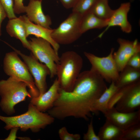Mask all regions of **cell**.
<instances>
[{
  "instance_id": "8",
  "label": "cell",
  "mask_w": 140,
  "mask_h": 140,
  "mask_svg": "<svg viewBox=\"0 0 140 140\" xmlns=\"http://www.w3.org/2000/svg\"><path fill=\"white\" fill-rule=\"evenodd\" d=\"M114 49L112 48L109 55L100 57L91 53L85 52L84 55L91 65V69L100 75L107 82L115 83L119 76V72L113 57Z\"/></svg>"
},
{
  "instance_id": "7",
  "label": "cell",
  "mask_w": 140,
  "mask_h": 140,
  "mask_svg": "<svg viewBox=\"0 0 140 140\" xmlns=\"http://www.w3.org/2000/svg\"><path fill=\"white\" fill-rule=\"evenodd\" d=\"M32 54L40 62L49 68L51 78L56 75L57 65L60 57L50 43L40 38H33L29 41Z\"/></svg>"
},
{
  "instance_id": "17",
  "label": "cell",
  "mask_w": 140,
  "mask_h": 140,
  "mask_svg": "<svg viewBox=\"0 0 140 140\" xmlns=\"http://www.w3.org/2000/svg\"><path fill=\"white\" fill-rule=\"evenodd\" d=\"M6 30L10 36L19 40L24 47L30 50V43L27 39L26 26L21 16L9 20L6 26Z\"/></svg>"
},
{
  "instance_id": "31",
  "label": "cell",
  "mask_w": 140,
  "mask_h": 140,
  "mask_svg": "<svg viewBox=\"0 0 140 140\" xmlns=\"http://www.w3.org/2000/svg\"><path fill=\"white\" fill-rule=\"evenodd\" d=\"M18 127H14L11 128L10 133L8 137L5 138L4 140H15L17 138L16 134L18 130Z\"/></svg>"
},
{
  "instance_id": "20",
  "label": "cell",
  "mask_w": 140,
  "mask_h": 140,
  "mask_svg": "<svg viewBox=\"0 0 140 140\" xmlns=\"http://www.w3.org/2000/svg\"><path fill=\"white\" fill-rule=\"evenodd\" d=\"M124 131L106 119L97 135L100 140H120Z\"/></svg>"
},
{
  "instance_id": "29",
  "label": "cell",
  "mask_w": 140,
  "mask_h": 140,
  "mask_svg": "<svg viewBox=\"0 0 140 140\" xmlns=\"http://www.w3.org/2000/svg\"><path fill=\"white\" fill-rule=\"evenodd\" d=\"M23 0H14L13 9L15 13L19 14L25 12V6L23 4Z\"/></svg>"
},
{
  "instance_id": "4",
  "label": "cell",
  "mask_w": 140,
  "mask_h": 140,
  "mask_svg": "<svg viewBox=\"0 0 140 140\" xmlns=\"http://www.w3.org/2000/svg\"><path fill=\"white\" fill-rule=\"evenodd\" d=\"M24 82L9 77L0 80V107L8 115L15 113V106L25 101L27 97L32 98Z\"/></svg>"
},
{
  "instance_id": "12",
  "label": "cell",
  "mask_w": 140,
  "mask_h": 140,
  "mask_svg": "<svg viewBox=\"0 0 140 140\" xmlns=\"http://www.w3.org/2000/svg\"><path fill=\"white\" fill-rule=\"evenodd\" d=\"M104 115L107 119L123 130L140 123V109L123 112L113 106L109 108Z\"/></svg>"
},
{
  "instance_id": "27",
  "label": "cell",
  "mask_w": 140,
  "mask_h": 140,
  "mask_svg": "<svg viewBox=\"0 0 140 140\" xmlns=\"http://www.w3.org/2000/svg\"><path fill=\"white\" fill-rule=\"evenodd\" d=\"M83 139L84 140H100L98 136L95 132L92 118L88 125L87 132L83 134Z\"/></svg>"
},
{
  "instance_id": "11",
  "label": "cell",
  "mask_w": 140,
  "mask_h": 140,
  "mask_svg": "<svg viewBox=\"0 0 140 140\" xmlns=\"http://www.w3.org/2000/svg\"><path fill=\"white\" fill-rule=\"evenodd\" d=\"M117 41L119 47L114 52L113 56L118 71H121L127 65L130 58L134 54L140 52V44L137 39L130 41L118 38Z\"/></svg>"
},
{
  "instance_id": "2",
  "label": "cell",
  "mask_w": 140,
  "mask_h": 140,
  "mask_svg": "<svg viewBox=\"0 0 140 140\" xmlns=\"http://www.w3.org/2000/svg\"><path fill=\"white\" fill-rule=\"evenodd\" d=\"M54 119L48 113L40 111L30 103L28 105L27 111L24 114L13 116L0 115V120L5 123L4 128L6 130L17 127L22 131L30 129L35 133L53 123Z\"/></svg>"
},
{
  "instance_id": "16",
  "label": "cell",
  "mask_w": 140,
  "mask_h": 140,
  "mask_svg": "<svg viewBox=\"0 0 140 140\" xmlns=\"http://www.w3.org/2000/svg\"><path fill=\"white\" fill-rule=\"evenodd\" d=\"M21 17L24 21L26 28L27 37L31 35L36 37L44 39L51 44L56 52L58 54L60 45L56 42L52 37L51 34L53 29L45 28L33 23L29 20L26 16Z\"/></svg>"
},
{
  "instance_id": "13",
  "label": "cell",
  "mask_w": 140,
  "mask_h": 140,
  "mask_svg": "<svg viewBox=\"0 0 140 140\" xmlns=\"http://www.w3.org/2000/svg\"><path fill=\"white\" fill-rule=\"evenodd\" d=\"M131 7L130 2L122 3L114 12L109 20L107 26L104 30L98 36L101 38L104 33L110 27L118 26L123 32L129 33L132 31V26L128 20L127 16Z\"/></svg>"
},
{
  "instance_id": "32",
  "label": "cell",
  "mask_w": 140,
  "mask_h": 140,
  "mask_svg": "<svg viewBox=\"0 0 140 140\" xmlns=\"http://www.w3.org/2000/svg\"><path fill=\"white\" fill-rule=\"evenodd\" d=\"M6 17V13L0 1V36L2 34V24Z\"/></svg>"
},
{
  "instance_id": "9",
  "label": "cell",
  "mask_w": 140,
  "mask_h": 140,
  "mask_svg": "<svg viewBox=\"0 0 140 140\" xmlns=\"http://www.w3.org/2000/svg\"><path fill=\"white\" fill-rule=\"evenodd\" d=\"M23 60L32 75L33 76L35 85L38 89L39 95L45 93L47 88L46 82L47 76L50 74V70L45 64L39 62L35 57L31 54L26 55L20 51L9 45Z\"/></svg>"
},
{
  "instance_id": "19",
  "label": "cell",
  "mask_w": 140,
  "mask_h": 140,
  "mask_svg": "<svg viewBox=\"0 0 140 140\" xmlns=\"http://www.w3.org/2000/svg\"><path fill=\"white\" fill-rule=\"evenodd\" d=\"M120 72L118 78L115 83L119 88L140 80V69L134 68L126 65Z\"/></svg>"
},
{
  "instance_id": "21",
  "label": "cell",
  "mask_w": 140,
  "mask_h": 140,
  "mask_svg": "<svg viewBox=\"0 0 140 140\" xmlns=\"http://www.w3.org/2000/svg\"><path fill=\"white\" fill-rule=\"evenodd\" d=\"M108 20L100 19L90 12H88L82 16L80 25L81 32L82 34L90 29L106 27Z\"/></svg>"
},
{
  "instance_id": "6",
  "label": "cell",
  "mask_w": 140,
  "mask_h": 140,
  "mask_svg": "<svg viewBox=\"0 0 140 140\" xmlns=\"http://www.w3.org/2000/svg\"><path fill=\"white\" fill-rule=\"evenodd\" d=\"M82 16L72 12L57 28L53 29L51 36L59 45H67L73 43L81 36L80 25Z\"/></svg>"
},
{
  "instance_id": "5",
  "label": "cell",
  "mask_w": 140,
  "mask_h": 140,
  "mask_svg": "<svg viewBox=\"0 0 140 140\" xmlns=\"http://www.w3.org/2000/svg\"><path fill=\"white\" fill-rule=\"evenodd\" d=\"M18 55L15 51L6 53L3 60L4 72L9 77L25 83L32 98L37 97L39 94L34 79L26 65Z\"/></svg>"
},
{
  "instance_id": "22",
  "label": "cell",
  "mask_w": 140,
  "mask_h": 140,
  "mask_svg": "<svg viewBox=\"0 0 140 140\" xmlns=\"http://www.w3.org/2000/svg\"><path fill=\"white\" fill-rule=\"evenodd\" d=\"M114 11L109 6L108 0H98L90 12L100 19L107 20L111 17Z\"/></svg>"
},
{
  "instance_id": "1",
  "label": "cell",
  "mask_w": 140,
  "mask_h": 140,
  "mask_svg": "<svg viewBox=\"0 0 140 140\" xmlns=\"http://www.w3.org/2000/svg\"><path fill=\"white\" fill-rule=\"evenodd\" d=\"M107 88L103 78L91 69L81 72L71 91L60 88L59 97L48 113L59 120L72 117L88 121L94 104Z\"/></svg>"
},
{
  "instance_id": "14",
  "label": "cell",
  "mask_w": 140,
  "mask_h": 140,
  "mask_svg": "<svg viewBox=\"0 0 140 140\" xmlns=\"http://www.w3.org/2000/svg\"><path fill=\"white\" fill-rule=\"evenodd\" d=\"M60 88L59 83L57 78L48 90L37 97L32 98L30 103L42 112L47 111L52 108L58 98Z\"/></svg>"
},
{
  "instance_id": "10",
  "label": "cell",
  "mask_w": 140,
  "mask_h": 140,
  "mask_svg": "<svg viewBox=\"0 0 140 140\" xmlns=\"http://www.w3.org/2000/svg\"><path fill=\"white\" fill-rule=\"evenodd\" d=\"M119 92L115 107L117 110L127 113L140 109V80L120 88Z\"/></svg>"
},
{
  "instance_id": "24",
  "label": "cell",
  "mask_w": 140,
  "mask_h": 140,
  "mask_svg": "<svg viewBox=\"0 0 140 140\" xmlns=\"http://www.w3.org/2000/svg\"><path fill=\"white\" fill-rule=\"evenodd\" d=\"M140 140V123L124 130L120 140Z\"/></svg>"
},
{
  "instance_id": "26",
  "label": "cell",
  "mask_w": 140,
  "mask_h": 140,
  "mask_svg": "<svg viewBox=\"0 0 140 140\" xmlns=\"http://www.w3.org/2000/svg\"><path fill=\"white\" fill-rule=\"evenodd\" d=\"M58 134L59 138L61 140H79L81 137L79 134L69 133L65 127H63L59 129Z\"/></svg>"
},
{
  "instance_id": "34",
  "label": "cell",
  "mask_w": 140,
  "mask_h": 140,
  "mask_svg": "<svg viewBox=\"0 0 140 140\" xmlns=\"http://www.w3.org/2000/svg\"><path fill=\"white\" fill-rule=\"evenodd\" d=\"M40 0V1H42V0Z\"/></svg>"
},
{
  "instance_id": "3",
  "label": "cell",
  "mask_w": 140,
  "mask_h": 140,
  "mask_svg": "<svg viewBox=\"0 0 140 140\" xmlns=\"http://www.w3.org/2000/svg\"><path fill=\"white\" fill-rule=\"evenodd\" d=\"M83 62L81 56L75 51H68L62 54L57 64L56 72L61 89L67 92L72 90Z\"/></svg>"
},
{
  "instance_id": "18",
  "label": "cell",
  "mask_w": 140,
  "mask_h": 140,
  "mask_svg": "<svg viewBox=\"0 0 140 140\" xmlns=\"http://www.w3.org/2000/svg\"><path fill=\"white\" fill-rule=\"evenodd\" d=\"M112 82L109 86L107 88L94 104L92 113H97L99 111L104 114L109 108V102L112 97L120 89Z\"/></svg>"
},
{
  "instance_id": "15",
  "label": "cell",
  "mask_w": 140,
  "mask_h": 140,
  "mask_svg": "<svg viewBox=\"0 0 140 140\" xmlns=\"http://www.w3.org/2000/svg\"><path fill=\"white\" fill-rule=\"evenodd\" d=\"M42 1L30 0L28 5L25 6V12L29 20L45 28L51 29L52 21L48 15L44 13L42 7Z\"/></svg>"
},
{
  "instance_id": "33",
  "label": "cell",
  "mask_w": 140,
  "mask_h": 140,
  "mask_svg": "<svg viewBox=\"0 0 140 140\" xmlns=\"http://www.w3.org/2000/svg\"><path fill=\"white\" fill-rule=\"evenodd\" d=\"M17 138L21 140H30V138L27 137H17Z\"/></svg>"
},
{
  "instance_id": "28",
  "label": "cell",
  "mask_w": 140,
  "mask_h": 140,
  "mask_svg": "<svg viewBox=\"0 0 140 140\" xmlns=\"http://www.w3.org/2000/svg\"><path fill=\"white\" fill-rule=\"evenodd\" d=\"M127 65L136 69H140V52L133 55L129 59Z\"/></svg>"
},
{
  "instance_id": "25",
  "label": "cell",
  "mask_w": 140,
  "mask_h": 140,
  "mask_svg": "<svg viewBox=\"0 0 140 140\" xmlns=\"http://www.w3.org/2000/svg\"><path fill=\"white\" fill-rule=\"evenodd\" d=\"M0 1L9 20L17 18L14 11L13 0Z\"/></svg>"
},
{
  "instance_id": "30",
  "label": "cell",
  "mask_w": 140,
  "mask_h": 140,
  "mask_svg": "<svg viewBox=\"0 0 140 140\" xmlns=\"http://www.w3.org/2000/svg\"><path fill=\"white\" fill-rule=\"evenodd\" d=\"M63 6L67 9L72 8L78 0H59Z\"/></svg>"
},
{
  "instance_id": "23",
  "label": "cell",
  "mask_w": 140,
  "mask_h": 140,
  "mask_svg": "<svg viewBox=\"0 0 140 140\" xmlns=\"http://www.w3.org/2000/svg\"><path fill=\"white\" fill-rule=\"evenodd\" d=\"M98 0H78L72 9V12L82 16L90 11Z\"/></svg>"
}]
</instances>
